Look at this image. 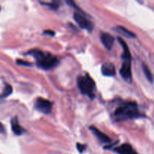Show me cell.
<instances>
[{"label":"cell","mask_w":154,"mask_h":154,"mask_svg":"<svg viewBox=\"0 0 154 154\" xmlns=\"http://www.w3.org/2000/svg\"><path fill=\"white\" fill-rule=\"evenodd\" d=\"M28 54L35 59L37 66L39 68L45 70H49L56 67L59 63L57 57L50 54H45L39 50H32Z\"/></svg>","instance_id":"6da1fadb"},{"label":"cell","mask_w":154,"mask_h":154,"mask_svg":"<svg viewBox=\"0 0 154 154\" xmlns=\"http://www.w3.org/2000/svg\"><path fill=\"white\" fill-rule=\"evenodd\" d=\"M114 115L118 120H124L127 119L138 118L141 114L138 111V105L135 102H128L119 107L114 112Z\"/></svg>","instance_id":"7a4b0ae2"},{"label":"cell","mask_w":154,"mask_h":154,"mask_svg":"<svg viewBox=\"0 0 154 154\" xmlns=\"http://www.w3.org/2000/svg\"><path fill=\"white\" fill-rule=\"evenodd\" d=\"M5 129L4 125H3L2 123H0V133H5Z\"/></svg>","instance_id":"ac0fdd59"},{"label":"cell","mask_w":154,"mask_h":154,"mask_svg":"<svg viewBox=\"0 0 154 154\" xmlns=\"http://www.w3.org/2000/svg\"><path fill=\"white\" fill-rule=\"evenodd\" d=\"M114 150L118 154H138L129 144H123L122 145L114 148Z\"/></svg>","instance_id":"9c48e42d"},{"label":"cell","mask_w":154,"mask_h":154,"mask_svg":"<svg viewBox=\"0 0 154 154\" xmlns=\"http://www.w3.org/2000/svg\"><path fill=\"white\" fill-rule=\"evenodd\" d=\"M1 98H2V96H0V99H1Z\"/></svg>","instance_id":"ffe728a7"},{"label":"cell","mask_w":154,"mask_h":154,"mask_svg":"<svg viewBox=\"0 0 154 154\" xmlns=\"http://www.w3.org/2000/svg\"><path fill=\"white\" fill-rule=\"evenodd\" d=\"M90 129L92 131L93 134L97 137L98 139L102 143H108L111 141V139H110L109 137L107 135H105V133H103L102 132H101L100 130L96 128L95 126H90Z\"/></svg>","instance_id":"30bf717a"},{"label":"cell","mask_w":154,"mask_h":154,"mask_svg":"<svg viewBox=\"0 0 154 154\" xmlns=\"http://www.w3.org/2000/svg\"><path fill=\"white\" fill-rule=\"evenodd\" d=\"M11 129L14 133L17 135H20L23 132V129L19 124V122L17 117H14L11 120Z\"/></svg>","instance_id":"7c38bea8"},{"label":"cell","mask_w":154,"mask_h":154,"mask_svg":"<svg viewBox=\"0 0 154 154\" xmlns=\"http://www.w3.org/2000/svg\"><path fill=\"white\" fill-rule=\"evenodd\" d=\"M118 41L120 43V45H122L123 49V58L124 60H132V57H131L130 51H129V47H128L127 44L124 42L123 38H118Z\"/></svg>","instance_id":"8fae6325"},{"label":"cell","mask_w":154,"mask_h":154,"mask_svg":"<svg viewBox=\"0 0 154 154\" xmlns=\"http://www.w3.org/2000/svg\"><path fill=\"white\" fill-rule=\"evenodd\" d=\"M101 41L107 50H111L114 44V38L109 33L103 32L101 34Z\"/></svg>","instance_id":"52a82bcc"},{"label":"cell","mask_w":154,"mask_h":154,"mask_svg":"<svg viewBox=\"0 0 154 154\" xmlns=\"http://www.w3.org/2000/svg\"><path fill=\"white\" fill-rule=\"evenodd\" d=\"M45 34H48V35H54V32L53 31H51V30H46V31H45Z\"/></svg>","instance_id":"d6986e66"},{"label":"cell","mask_w":154,"mask_h":154,"mask_svg":"<svg viewBox=\"0 0 154 154\" xmlns=\"http://www.w3.org/2000/svg\"><path fill=\"white\" fill-rule=\"evenodd\" d=\"M78 86L83 94L87 95L90 99L94 98L96 84L90 75L80 76L78 78Z\"/></svg>","instance_id":"3957f363"},{"label":"cell","mask_w":154,"mask_h":154,"mask_svg":"<svg viewBox=\"0 0 154 154\" xmlns=\"http://www.w3.org/2000/svg\"><path fill=\"white\" fill-rule=\"evenodd\" d=\"M13 91V88H12L10 84H6L4 90H3L2 95V97H8V96H10L12 93Z\"/></svg>","instance_id":"9a60e30c"},{"label":"cell","mask_w":154,"mask_h":154,"mask_svg":"<svg viewBox=\"0 0 154 154\" xmlns=\"http://www.w3.org/2000/svg\"><path fill=\"white\" fill-rule=\"evenodd\" d=\"M142 69H143V72H144V75H145V77L147 78V79L148 80L150 83H153V75H152L151 71H150V69H149L148 66H147L146 64H144V63H143Z\"/></svg>","instance_id":"5bb4252c"},{"label":"cell","mask_w":154,"mask_h":154,"mask_svg":"<svg viewBox=\"0 0 154 154\" xmlns=\"http://www.w3.org/2000/svg\"><path fill=\"white\" fill-rule=\"evenodd\" d=\"M77 148H78V151H79L80 153H82V152L84 151V150H85L86 145H84V144H80V143H78V144H77Z\"/></svg>","instance_id":"e0dca14e"},{"label":"cell","mask_w":154,"mask_h":154,"mask_svg":"<svg viewBox=\"0 0 154 154\" xmlns=\"http://www.w3.org/2000/svg\"><path fill=\"white\" fill-rule=\"evenodd\" d=\"M17 63L18 65H20V66H32V64L30 63H29V62H26V61H23V60H17Z\"/></svg>","instance_id":"2e32d148"},{"label":"cell","mask_w":154,"mask_h":154,"mask_svg":"<svg viewBox=\"0 0 154 154\" xmlns=\"http://www.w3.org/2000/svg\"><path fill=\"white\" fill-rule=\"evenodd\" d=\"M102 73L105 76L112 77L116 75L115 66L111 63H105L102 66Z\"/></svg>","instance_id":"ba28073f"},{"label":"cell","mask_w":154,"mask_h":154,"mask_svg":"<svg viewBox=\"0 0 154 154\" xmlns=\"http://www.w3.org/2000/svg\"><path fill=\"white\" fill-rule=\"evenodd\" d=\"M116 29H117V32H120L121 34H123V35L126 36V37L135 38V35L134 34L133 32H132L131 31H129V29L125 28V27L119 26H117V28H116Z\"/></svg>","instance_id":"4fadbf2b"},{"label":"cell","mask_w":154,"mask_h":154,"mask_svg":"<svg viewBox=\"0 0 154 154\" xmlns=\"http://www.w3.org/2000/svg\"><path fill=\"white\" fill-rule=\"evenodd\" d=\"M120 73L123 79L130 81L132 79V69H131V60H124L120 70Z\"/></svg>","instance_id":"8992f818"},{"label":"cell","mask_w":154,"mask_h":154,"mask_svg":"<svg viewBox=\"0 0 154 154\" xmlns=\"http://www.w3.org/2000/svg\"><path fill=\"white\" fill-rule=\"evenodd\" d=\"M0 11H1V7H0Z\"/></svg>","instance_id":"44dd1931"},{"label":"cell","mask_w":154,"mask_h":154,"mask_svg":"<svg viewBox=\"0 0 154 154\" xmlns=\"http://www.w3.org/2000/svg\"><path fill=\"white\" fill-rule=\"evenodd\" d=\"M74 19L81 28L87 29L89 32L93 31V27H94L93 23L91 21L89 20L87 18H86L81 12H75L74 13Z\"/></svg>","instance_id":"277c9868"},{"label":"cell","mask_w":154,"mask_h":154,"mask_svg":"<svg viewBox=\"0 0 154 154\" xmlns=\"http://www.w3.org/2000/svg\"><path fill=\"white\" fill-rule=\"evenodd\" d=\"M52 107L53 104L51 101L42 97H38L36 99L35 108L40 112L45 114H50L51 112V110H52Z\"/></svg>","instance_id":"5b68a950"}]
</instances>
